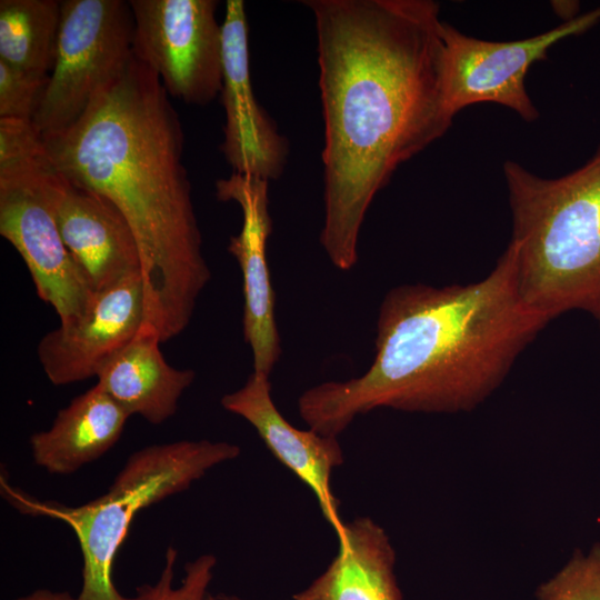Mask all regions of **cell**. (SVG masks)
<instances>
[{
    "label": "cell",
    "mask_w": 600,
    "mask_h": 600,
    "mask_svg": "<svg viewBox=\"0 0 600 600\" xmlns=\"http://www.w3.org/2000/svg\"><path fill=\"white\" fill-rule=\"evenodd\" d=\"M317 31L324 122L320 243L350 270L376 194L452 123L439 4L431 0H308Z\"/></svg>",
    "instance_id": "6da1fadb"
},
{
    "label": "cell",
    "mask_w": 600,
    "mask_h": 600,
    "mask_svg": "<svg viewBox=\"0 0 600 600\" xmlns=\"http://www.w3.org/2000/svg\"><path fill=\"white\" fill-rule=\"evenodd\" d=\"M548 322L521 299L508 248L480 281L392 288L379 307L369 369L307 389L299 414L310 429L338 437L357 417L380 408L470 411L498 389Z\"/></svg>",
    "instance_id": "7a4b0ae2"
},
{
    "label": "cell",
    "mask_w": 600,
    "mask_h": 600,
    "mask_svg": "<svg viewBox=\"0 0 600 600\" xmlns=\"http://www.w3.org/2000/svg\"><path fill=\"white\" fill-rule=\"evenodd\" d=\"M42 137L68 182L124 217L140 251L146 322L161 342L180 334L211 271L182 161V126L159 77L133 56L77 121Z\"/></svg>",
    "instance_id": "3957f363"
},
{
    "label": "cell",
    "mask_w": 600,
    "mask_h": 600,
    "mask_svg": "<svg viewBox=\"0 0 600 600\" xmlns=\"http://www.w3.org/2000/svg\"><path fill=\"white\" fill-rule=\"evenodd\" d=\"M503 173L521 299L549 321L582 310L600 322V149L557 179L514 161L504 162Z\"/></svg>",
    "instance_id": "277c9868"
},
{
    "label": "cell",
    "mask_w": 600,
    "mask_h": 600,
    "mask_svg": "<svg viewBox=\"0 0 600 600\" xmlns=\"http://www.w3.org/2000/svg\"><path fill=\"white\" fill-rule=\"evenodd\" d=\"M240 453L238 444L207 439L150 444L129 456L102 496L80 506L37 499L3 476L1 494L22 514L59 520L72 529L83 561L78 600H137L122 596L112 576L116 554L136 513L187 490L209 470Z\"/></svg>",
    "instance_id": "5b68a950"
},
{
    "label": "cell",
    "mask_w": 600,
    "mask_h": 600,
    "mask_svg": "<svg viewBox=\"0 0 600 600\" xmlns=\"http://www.w3.org/2000/svg\"><path fill=\"white\" fill-rule=\"evenodd\" d=\"M129 1L64 0L53 69L33 118L44 136L77 121L133 59Z\"/></svg>",
    "instance_id": "8992f818"
},
{
    "label": "cell",
    "mask_w": 600,
    "mask_h": 600,
    "mask_svg": "<svg viewBox=\"0 0 600 600\" xmlns=\"http://www.w3.org/2000/svg\"><path fill=\"white\" fill-rule=\"evenodd\" d=\"M54 172L46 148L0 164V234L24 261L38 297L66 326L86 314L94 293L58 229L51 193Z\"/></svg>",
    "instance_id": "52a82bcc"
},
{
    "label": "cell",
    "mask_w": 600,
    "mask_h": 600,
    "mask_svg": "<svg viewBox=\"0 0 600 600\" xmlns=\"http://www.w3.org/2000/svg\"><path fill=\"white\" fill-rule=\"evenodd\" d=\"M133 56L169 96L210 103L222 87V24L216 0H129Z\"/></svg>",
    "instance_id": "ba28073f"
},
{
    "label": "cell",
    "mask_w": 600,
    "mask_h": 600,
    "mask_svg": "<svg viewBox=\"0 0 600 600\" xmlns=\"http://www.w3.org/2000/svg\"><path fill=\"white\" fill-rule=\"evenodd\" d=\"M598 21L600 7L547 32L513 41L478 39L442 21L444 92L450 114L454 117L467 106L492 102L513 110L526 121H534L539 112L524 84L529 68L546 59L553 44Z\"/></svg>",
    "instance_id": "9c48e42d"
},
{
    "label": "cell",
    "mask_w": 600,
    "mask_h": 600,
    "mask_svg": "<svg viewBox=\"0 0 600 600\" xmlns=\"http://www.w3.org/2000/svg\"><path fill=\"white\" fill-rule=\"evenodd\" d=\"M221 24L226 122L220 150L233 173L276 180L286 167L289 143L253 93L244 2L228 0Z\"/></svg>",
    "instance_id": "30bf717a"
},
{
    "label": "cell",
    "mask_w": 600,
    "mask_h": 600,
    "mask_svg": "<svg viewBox=\"0 0 600 600\" xmlns=\"http://www.w3.org/2000/svg\"><path fill=\"white\" fill-rule=\"evenodd\" d=\"M144 323V288L137 272L96 293L79 320L46 333L37 346L39 363L54 386L97 378Z\"/></svg>",
    "instance_id": "8fae6325"
},
{
    "label": "cell",
    "mask_w": 600,
    "mask_h": 600,
    "mask_svg": "<svg viewBox=\"0 0 600 600\" xmlns=\"http://www.w3.org/2000/svg\"><path fill=\"white\" fill-rule=\"evenodd\" d=\"M220 201H233L242 212V227L229 239L228 251L242 273L243 338L250 346L253 372L270 377L282 353L276 322L274 291L267 261V241L272 232L269 181L232 173L216 181Z\"/></svg>",
    "instance_id": "7c38bea8"
},
{
    "label": "cell",
    "mask_w": 600,
    "mask_h": 600,
    "mask_svg": "<svg viewBox=\"0 0 600 600\" xmlns=\"http://www.w3.org/2000/svg\"><path fill=\"white\" fill-rule=\"evenodd\" d=\"M269 378L252 371L241 388L221 398V406L250 423L271 454L312 491L338 539L346 526L331 489L332 472L344 462L338 437L292 426L274 404Z\"/></svg>",
    "instance_id": "4fadbf2b"
},
{
    "label": "cell",
    "mask_w": 600,
    "mask_h": 600,
    "mask_svg": "<svg viewBox=\"0 0 600 600\" xmlns=\"http://www.w3.org/2000/svg\"><path fill=\"white\" fill-rule=\"evenodd\" d=\"M51 193L60 236L94 294L141 272L133 231L109 200L71 184L57 170Z\"/></svg>",
    "instance_id": "5bb4252c"
},
{
    "label": "cell",
    "mask_w": 600,
    "mask_h": 600,
    "mask_svg": "<svg viewBox=\"0 0 600 600\" xmlns=\"http://www.w3.org/2000/svg\"><path fill=\"white\" fill-rule=\"evenodd\" d=\"M158 331L144 323L138 333L100 370L97 384L130 416L151 424L173 417L196 372L170 366L160 350Z\"/></svg>",
    "instance_id": "9a60e30c"
},
{
    "label": "cell",
    "mask_w": 600,
    "mask_h": 600,
    "mask_svg": "<svg viewBox=\"0 0 600 600\" xmlns=\"http://www.w3.org/2000/svg\"><path fill=\"white\" fill-rule=\"evenodd\" d=\"M396 551L386 530L369 517L346 522L338 552L293 600H402Z\"/></svg>",
    "instance_id": "2e32d148"
},
{
    "label": "cell",
    "mask_w": 600,
    "mask_h": 600,
    "mask_svg": "<svg viewBox=\"0 0 600 600\" xmlns=\"http://www.w3.org/2000/svg\"><path fill=\"white\" fill-rule=\"evenodd\" d=\"M130 417L96 383L60 409L48 430L30 436L32 459L49 473H73L110 450Z\"/></svg>",
    "instance_id": "e0dca14e"
},
{
    "label": "cell",
    "mask_w": 600,
    "mask_h": 600,
    "mask_svg": "<svg viewBox=\"0 0 600 600\" xmlns=\"http://www.w3.org/2000/svg\"><path fill=\"white\" fill-rule=\"evenodd\" d=\"M60 20L61 1L1 0L0 60L32 74L50 76Z\"/></svg>",
    "instance_id": "ac0fdd59"
},
{
    "label": "cell",
    "mask_w": 600,
    "mask_h": 600,
    "mask_svg": "<svg viewBox=\"0 0 600 600\" xmlns=\"http://www.w3.org/2000/svg\"><path fill=\"white\" fill-rule=\"evenodd\" d=\"M178 551L169 547L164 564L154 583H143L136 588L137 600H220L210 591L217 558L204 553L184 566V577L179 586L173 584Z\"/></svg>",
    "instance_id": "d6986e66"
},
{
    "label": "cell",
    "mask_w": 600,
    "mask_h": 600,
    "mask_svg": "<svg viewBox=\"0 0 600 600\" xmlns=\"http://www.w3.org/2000/svg\"><path fill=\"white\" fill-rule=\"evenodd\" d=\"M537 600H600V542L574 551L568 562L536 590Z\"/></svg>",
    "instance_id": "ffe728a7"
},
{
    "label": "cell",
    "mask_w": 600,
    "mask_h": 600,
    "mask_svg": "<svg viewBox=\"0 0 600 600\" xmlns=\"http://www.w3.org/2000/svg\"><path fill=\"white\" fill-rule=\"evenodd\" d=\"M48 81L0 60V118L33 120Z\"/></svg>",
    "instance_id": "44dd1931"
},
{
    "label": "cell",
    "mask_w": 600,
    "mask_h": 600,
    "mask_svg": "<svg viewBox=\"0 0 600 600\" xmlns=\"http://www.w3.org/2000/svg\"><path fill=\"white\" fill-rule=\"evenodd\" d=\"M12 600H78L67 591H52L49 589H37L28 594L20 596Z\"/></svg>",
    "instance_id": "7402d4cb"
},
{
    "label": "cell",
    "mask_w": 600,
    "mask_h": 600,
    "mask_svg": "<svg viewBox=\"0 0 600 600\" xmlns=\"http://www.w3.org/2000/svg\"><path fill=\"white\" fill-rule=\"evenodd\" d=\"M220 600H248L243 597H240L238 594H229V593H220L219 594Z\"/></svg>",
    "instance_id": "603a6c76"
}]
</instances>
